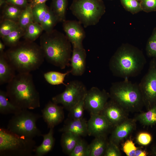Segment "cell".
Masks as SVG:
<instances>
[{"label":"cell","instance_id":"40","mask_svg":"<svg viewBox=\"0 0 156 156\" xmlns=\"http://www.w3.org/2000/svg\"><path fill=\"white\" fill-rule=\"evenodd\" d=\"M142 10L149 12L156 11V0H141Z\"/></svg>","mask_w":156,"mask_h":156},{"label":"cell","instance_id":"33","mask_svg":"<svg viewBox=\"0 0 156 156\" xmlns=\"http://www.w3.org/2000/svg\"><path fill=\"white\" fill-rule=\"evenodd\" d=\"M69 156H90L89 144L81 138Z\"/></svg>","mask_w":156,"mask_h":156},{"label":"cell","instance_id":"14","mask_svg":"<svg viewBox=\"0 0 156 156\" xmlns=\"http://www.w3.org/2000/svg\"><path fill=\"white\" fill-rule=\"evenodd\" d=\"M87 124L88 135L95 137L106 135L112 126L101 113L91 114Z\"/></svg>","mask_w":156,"mask_h":156},{"label":"cell","instance_id":"43","mask_svg":"<svg viewBox=\"0 0 156 156\" xmlns=\"http://www.w3.org/2000/svg\"><path fill=\"white\" fill-rule=\"evenodd\" d=\"M48 0H30L29 1V4L32 8L37 5L45 3Z\"/></svg>","mask_w":156,"mask_h":156},{"label":"cell","instance_id":"1","mask_svg":"<svg viewBox=\"0 0 156 156\" xmlns=\"http://www.w3.org/2000/svg\"><path fill=\"white\" fill-rule=\"evenodd\" d=\"M146 62L142 51L128 43L121 45L111 57L109 68L113 75L128 79L139 75Z\"/></svg>","mask_w":156,"mask_h":156},{"label":"cell","instance_id":"32","mask_svg":"<svg viewBox=\"0 0 156 156\" xmlns=\"http://www.w3.org/2000/svg\"><path fill=\"white\" fill-rule=\"evenodd\" d=\"M19 26L18 22L12 20L2 19L0 25V36L1 38L7 36Z\"/></svg>","mask_w":156,"mask_h":156},{"label":"cell","instance_id":"47","mask_svg":"<svg viewBox=\"0 0 156 156\" xmlns=\"http://www.w3.org/2000/svg\"><path fill=\"white\" fill-rule=\"evenodd\" d=\"M152 152L153 155H156V146L153 147L152 150Z\"/></svg>","mask_w":156,"mask_h":156},{"label":"cell","instance_id":"35","mask_svg":"<svg viewBox=\"0 0 156 156\" xmlns=\"http://www.w3.org/2000/svg\"><path fill=\"white\" fill-rule=\"evenodd\" d=\"M146 50L147 56L156 59V27L148 40Z\"/></svg>","mask_w":156,"mask_h":156},{"label":"cell","instance_id":"15","mask_svg":"<svg viewBox=\"0 0 156 156\" xmlns=\"http://www.w3.org/2000/svg\"><path fill=\"white\" fill-rule=\"evenodd\" d=\"M126 110L111 99L101 113L111 125L116 126L127 118Z\"/></svg>","mask_w":156,"mask_h":156},{"label":"cell","instance_id":"20","mask_svg":"<svg viewBox=\"0 0 156 156\" xmlns=\"http://www.w3.org/2000/svg\"><path fill=\"white\" fill-rule=\"evenodd\" d=\"M53 128H51L49 132L42 135L43 140L38 146H36L34 151L36 156H43L50 152L52 149L55 143L53 136Z\"/></svg>","mask_w":156,"mask_h":156},{"label":"cell","instance_id":"22","mask_svg":"<svg viewBox=\"0 0 156 156\" xmlns=\"http://www.w3.org/2000/svg\"><path fill=\"white\" fill-rule=\"evenodd\" d=\"M108 142L106 135L95 137L89 144L90 156L104 155Z\"/></svg>","mask_w":156,"mask_h":156},{"label":"cell","instance_id":"12","mask_svg":"<svg viewBox=\"0 0 156 156\" xmlns=\"http://www.w3.org/2000/svg\"><path fill=\"white\" fill-rule=\"evenodd\" d=\"M62 23L65 35L73 47H83V41L86 33L81 24L79 21L75 20H66Z\"/></svg>","mask_w":156,"mask_h":156},{"label":"cell","instance_id":"17","mask_svg":"<svg viewBox=\"0 0 156 156\" xmlns=\"http://www.w3.org/2000/svg\"><path fill=\"white\" fill-rule=\"evenodd\" d=\"M135 122L134 120L126 118L116 126L110 140L118 145L135 129Z\"/></svg>","mask_w":156,"mask_h":156},{"label":"cell","instance_id":"4","mask_svg":"<svg viewBox=\"0 0 156 156\" xmlns=\"http://www.w3.org/2000/svg\"><path fill=\"white\" fill-rule=\"evenodd\" d=\"M5 53L18 73H29L36 70L45 59L40 45L25 40L10 47Z\"/></svg>","mask_w":156,"mask_h":156},{"label":"cell","instance_id":"2","mask_svg":"<svg viewBox=\"0 0 156 156\" xmlns=\"http://www.w3.org/2000/svg\"><path fill=\"white\" fill-rule=\"evenodd\" d=\"M6 93L10 101L22 110H31L40 107L39 93L32 75L18 73L7 83Z\"/></svg>","mask_w":156,"mask_h":156},{"label":"cell","instance_id":"3","mask_svg":"<svg viewBox=\"0 0 156 156\" xmlns=\"http://www.w3.org/2000/svg\"><path fill=\"white\" fill-rule=\"evenodd\" d=\"M71 45L65 35L56 29L45 32L40 37V45L44 59L62 69L70 65Z\"/></svg>","mask_w":156,"mask_h":156},{"label":"cell","instance_id":"27","mask_svg":"<svg viewBox=\"0 0 156 156\" xmlns=\"http://www.w3.org/2000/svg\"><path fill=\"white\" fill-rule=\"evenodd\" d=\"M70 73V70L64 73L51 71L44 73V77L46 81L51 85H57L63 84L65 86L66 84L64 82L65 78Z\"/></svg>","mask_w":156,"mask_h":156},{"label":"cell","instance_id":"26","mask_svg":"<svg viewBox=\"0 0 156 156\" xmlns=\"http://www.w3.org/2000/svg\"><path fill=\"white\" fill-rule=\"evenodd\" d=\"M43 31L40 24L33 21L27 28L23 37L26 40L34 42Z\"/></svg>","mask_w":156,"mask_h":156},{"label":"cell","instance_id":"39","mask_svg":"<svg viewBox=\"0 0 156 156\" xmlns=\"http://www.w3.org/2000/svg\"><path fill=\"white\" fill-rule=\"evenodd\" d=\"M137 149L133 141L131 140H126L122 145L123 150L127 156H135Z\"/></svg>","mask_w":156,"mask_h":156},{"label":"cell","instance_id":"21","mask_svg":"<svg viewBox=\"0 0 156 156\" xmlns=\"http://www.w3.org/2000/svg\"><path fill=\"white\" fill-rule=\"evenodd\" d=\"M62 133L60 141L61 146L63 152L69 155L81 137L69 132Z\"/></svg>","mask_w":156,"mask_h":156},{"label":"cell","instance_id":"37","mask_svg":"<svg viewBox=\"0 0 156 156\" xmlns=\"http://www.w3.org/2000/svg\"><path fill=\"white\" fill-rule=\"evenodd\" d=\"M122 4L127 10L133 14L142 10L140 3L137 0H120Z\"/></svg>","mask_w":156,"mask_h":156},{"label":"cell","instance_id":"13","mask_svg":"<svg viewBox=\"0 0 156 156\" xmlns=\"http://www.w3.org/2000/svg\"><path fill=\"white\" fill-rule=\"evenodd\" d=\"M64 107L49 101L42 110V116L49 129L53 128L64 118Z\"/></svg>","mask_w":156,"mask_h":156},{"label":"cell","instance_id":"9","mask_svg":"<svg viewBox=\"0 0 156 156\" xmlns=\"http://www.w3.org/2000/svg\"><path fill=\"white\" fill-rule=\"evenodd\" d=\"M64 90L52 98V101L61 104L64 108L69 111L75 105L85 97L87 90L81 81L75 80L65 86Z\"/></svg>","mask_w":156,"mask_h":156},{"label":"cell","instance_id":"30","mask_svg":"<svg viewBox=\"0 0 156 156\" xmlns=\"http://www.w3.org/2000/svg\"><path fill=\"white\" fill-rule=\"evenodd\" d=\"M32 9L29 4L22 10L18 18V23L19 26L25 31L29 24L34 21Z\"/></svg>","mask_w":156,"mask_h":156},{"label":"cell","instance_id":"28","mask_svg":"<svg viewBox=\"0 0 156 156\" xmlns=\"http://www.w3.org/2000/svg\"><path fill=\"white\" fill-rule=\"evenodd\" d=\"M137 119L142 124L147 126L156 124V105L148 109L147 112L139 114Z\"/></svg>","mask_w":156,"mask_h":156},{"label":"cell","instance_id":"6","mask_svg":"<svg viewBox=\"0 0 156 156\" xmlns=\"http://www.w3.org/2000/svg\"><path fill=\"white\" fill-rule=\"evenodd\" d=\"M36 142L33 138L21 136L0 128V155L30 156L34 153Z\"/></svg>","mask_w":156,"mask_h":156},{"label":"cell","instance_id":"45","mask_svg":"<svg viewBox=\"0 0 156 156\" xmlns=\"http://www.w3.org/2000/svg\"><path fill=\"white\" fill-rule=\"evenodd\" d=\"M7 4V0H0V8H2Z\"/></svg>","mask_w":156,"mask_h":156},{"label":"cell","instance_id":"5","mask_svg":"<svg viewBox=\"0 0 156 156\" xmlns=\"http://www.w3.org/2000/svg\"><path fill=\"white\" fill-rule=\"evenodd\" d=\"M109 93L111 99L126 111L139 110L144 105L138 84L128 79L112 83Z\"/></svg>","mask_w":156,"mask_h":156},{"label":"cell","instance_id":"29","mask_svg":"<svg viewBox=\"0 0 156 156\" xmlns=\"http://www.w3.org/2000/svg\"><path fill=\"white\" fill-rule=\"evenodd\" d=\"M25 32L19 27L1 39L6 46L10 47H12L19 42L20 39L23 36Z\"/></svg>","mask_w":156,"mask_h":156},{"label":"cell","instance_id":"25","mask_svg":"<svg viewBox=\"0 0 156 156\" xmlns=\"http://www.w3.org/2000/svg\"><path fill=\"white\" fill-rule=\"evenodd\" d=\"M2 9L1 19H6L18 22L23 9L16 6L7 4Z\"/></svg>","mask_w":156,"mask_h":156},{"label":"cell","instance_id":"41","mask_svg":"<svg viewBox=\"0 0 156 156\" xmlns=\"http://www.w3.org/2000/svg\"><path fill=\"white\" fill-rule=\"evenodd\" d=\"M152 139V136L150 133L146 132H141L137 135L136 141L139 144L146 146L151 142Z\"/></svg>","mask_w":156,"mask_h":156},{"label":"cell","instance_id":"31","mask_svg":"<svg viewBox=\"0 0 156 156\" xmlns=\"http://www.w3.org/2000/svg\"><path fill=\"white\" fill-rule=\"evenodd\" d=\"M58 23L57 19L50 8H49L40 24L43 31L45 32H49L54 29V28Z\"/></svg>","mask_w":156,"mask_h":156},{"label":"cell","instance_id":"46","mask_svg":"<svg viewBox=\"0 0 156 156\" xmlns=\"http://www.w3.org/2000/svg\"><path fill=\"white\" fill-rule=\"evenodd\" d=\"M5 45V44L1 40L0 41V52H3L4 51Z\"/></svg>","mask_w":156,"mask_h":156},{"label":"cell","instance_id":"36","mask_svg":"<svg viewBox=\"0 0 156 156\" xmlns=\"http://www.w3.org/2000/svg\"><path fill=\"white\" fill-rule=\"evenodd\" d=\"M85 96L69 111V116L71 119H77L83 118L84 110L85 109Z\"/></svg>","mask_w":156,"mask_h":156},{"label":"cell","instance_id":"38","mask_svg":"<svg viewBox=\"0 0 156 156\" xmlns=\"http://www.w3.org/2000/svg\"><path fill=\"white\" fill-rule=\"evenodd\" d=\"M121 155L118 145L110 140L108 142L104 155L120 156Z\"/></svg>","mask_w":156,"mask_h":156},{"label":"cell","instance_id":"16","mask_svg":"<svg viewBox=\"0 0 156 156\" xmlns=\"http://www.w3.org/2000/svg\"><path fill=\"white\" fill-rule=\"evenodd\" d=\"M86 53L83 47H73L70 60V73L75 76L82 75L85 72Z\"/></svg>","mask_w":156,"mask_h":156},{"label":"cell","instance_id":"8","mask_svg":"<svg viewBox=\"0 0 156 156\" xmlns=\"http://www.w3.org/2000/svg\"><path fill=\"white\" fill-rule=\"evenodd\" d=\"M42 116L28 109L22 110L13 115L9 120L7 129L16 134L33 138L42 136V134L36 125V122Z\"/></svg>","mask_w":156,"mask_h":156},{"label":"cell","instance_id":"42","mask_svg":"<svg viewBox=\"0 0 156 156\" xmlns=\"http://www.w3.org/2000/svg\"><path fill=\"white\" fill-rule=\"evenodd\" d=\"M7 3L22 9L25 8L29 4L27 0H7Z\"/></svg>","mask_w":156,"mask_h":156},{"label":"cell","instance_id":"11","mask_svg":"<svg viewBox=\"0 0 156 156\" xmlns=\"http://www.w3.org/2000/svg\"><path fill=\"white\" fill-rule=\"evenodd\" d=\"M110 98L109 93L93 87L87 90L84 99L85 109L91 114L101 113Z\"/></svg>","mask_w":156,"mask_h":156},{"label":"cell","instance_id":"23","mask_svg":"<svg viewBox=\"0 0 156 156\" xmlns=\"http://www.w3.org/2000/svg\"><path fill=\"white\" fill-rule=\"evenodd\" d=\"M22 110L10 101L6 92L0 90V113L4 114H16Z\"/></svg>","mask_w":156,"mask_h":156},{"label":"cell","instance_id":"19","mask_svg":"<svg viewBox=\"0 0 156 156\" xmlns=\"http://www.w3.org/2000/svg\"><path fill=\"white\" fill-rule=\"evenodd\" d=\"M16 71L5 52H0V85L10 82L16 75Z\"/></svg>","mask_w":156,"mask_h":156},{"label":"cell","instance_id":"18","mask_svg":"<svg viewBox=\"0 0 156 156\" xmlns=\"http://www.w3.org/2000/svg\"><path fill=\"white\" fill-rule=\"evenodd\" d=\"M60 131L69 132L81 137L88 135L87 122L83 118L80 119H71L67 120Z\"/></svg>","mask_w":156,"mask_h":156},{"label":"cell","instance_id":"24","mask_svg":"<svg viewBox=\"0 0 156 156\" xmlns=\"http://www.w3.org/2000/svg\"><path fill=\"white\" fill-rule=\"evenodd\" d=\"M68 0H53L50 8L59 22L63 23L66 20Z\"/></svg>","mask_w":156,"mask_h":156},{"label":"cell","instance_id":"7","mask_svg":"<svg viewBox=\"0 0 156 156\" xmlns=\"http://www.w3.org/2000/svg\"><path fill=\"white\" fill-rule=\"evenodd\" d=\"M105 9L102 0H73L70 7L73 14L85 27L96 25Z\"/></svg>","mask_w":156,"mask_h":156},{"label":"cell","instance_id":"34","mask_svg":"<svg viewBox=\"0 0 156 156\" xmlns=\"http://www.w3.org/2000/svg\"><path fill=\"white\" fill-rule=\"evenodd\" d=\"M32 8L34 22L40 24L49 8L44 3L37 5Z\"/></svg>","mask_w":156,"mask_h":156},{"label":"cell","instance_id":"10","mask_svg":"<svg viewBox=\"0 0 156 156\" xmlns=\"http://www.w3.org/2000/svg\"><path fill=\"white\" fill-rule=\"evenodd\" d=\"M138 85L144 105L148 109L156 105V59L151 60L148 71Z\"/></svg>","mask_w":156,"mask_h":156},{"label":"cell","instance_id":"44","mask_svg":"<svg viewBox=\"0 0 156 156\" xmlns=\"http://www.w3.org/2000/svg\"><path fill=\"white\" fill-rule=\"evenodd\" d=\"M146 155L147 153L145 151L137 149L135 152V156H146Z\"/></svg>","mask_w":156,"mask_h":156}]
</instances>
